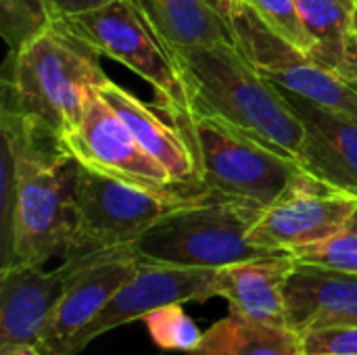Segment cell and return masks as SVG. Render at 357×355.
Returning <instances> with one entry per match:
<instances>
[{"instance_id":"obj_10","label":"cell","mask_w":357,"mask_h":355,"mask_svg":"<svg viewBox=\"0 0 357 355\" xmlns=\"http://www.w3.org/2000/svg\"><path fill=\"white\" fill-rule=\"evenodd\" d=\"M61 142L77 163L90 169L157 188L176 184L96 88L90 90L77 123L61 136Z\"/></svg>"},{"instance_id":"obj_23","label":"cell","mask_w":357,"mask_h":355,"mask_svg":"<svg viewBox=\"0 0 357 355\" xmlns=\"http://www.w3.org/2000/svg\"><path fill=\"white\" fill-rule=\"evenodd\" d=\"M297 262L301 264H314V266H324V268H335V270H345V272H357V211L354 213L349 226L333 236L331 241L301 249L297 253H291Z\"/></svg>"},{"instance_id":"obj_27","label":"cell","mask_w":357,"mask_h":355,"mask_svg":"<svg viewBox=\"0 0 357 355\" xmlns=\"http://www.w3.org/2000/svg\"><path fill=\"white\" fill-rule=\"evenodd\" d=\"M0 355H42V352L36 345H19V347L0 352Z\"/></svg>"},{"instance_id":"obj_11","label":"cell","mask_w":357,"mask_h":355,"mask_svg":"<svg viewBox=\"0 0 357 355\" xmlns=\"http://www.w3.org/2000/svg\"><path fill=\"white\" fill-rule=\"evenodd\" d=\"M215 272L209 268H180L142 259L138 272L117 291L105 310L82 328L63 355L84 352L100 335L172 305L207 301L215 297Z\"/></svg>"},{"instance_id":"obj_3","label":"cell","mask_w":357,"mask_h":355,"mask_svg":"<svg viewBox=\"0 0 357 355\" xmlns=\"http://www.w3.org/2000/svg\"><path fill=\"white\" fill-rule=\"evenodd\" d=\"M174 126L192 149L197 186L205 192L266 209L301 172L295 157L220 117L190 111Z\"/></svg>"},{"instance_id":"obj_12","label":"cell","mask_w":357,"mask_h":355,"mask_svg":"<svg viewBox=\"0 0 357 355\" xmlns=\"http://www.w3.org/2000/svg\"><path fill=\"white\" fill-rule=\"evenodd\" d=\"M303 126L297 163L312 176L357 197V117L282 90Z\"/></svg>"},{"instance_id":"obj_26","label":"cell","mask_w":357,"mask_h":355,"mask_svg":"<svg viewBox=\"0 0 357 355\" xmlns=\"http://www.w3.org/2000/svg\"><path fill=\"white\" fill-rule=\"evenodd\" d=\"M337 73L354 88L357 92V40L356 38H349L347 42V48H345V54H343V61L341 65L337 67Z\"/></svg>"},{"instance_id":"obj_1","label":"cell","mask_w":357,"mask_h":355,"mask_svg":"<svg viewBox=\"0 0 357 355\" xmlns=\"http://www.w3.org/2000/svg\"><path fill=\"white\" fill-rule=\"evenodd\" d=\"M105 80L100 52L67 19H56L19 52L8 54L2 111L61 138L77 123L90 90Z\"/></svg>"},{"instance_id":"obj_5","label":"cell","mask_w":357,"mask_h":355,"mask_svg":"<svg viewBox=\"0 0 357 355\" xmlns=\"http://www.w3.org/2000/svg\"><path fill=\"white\" fill-rule=\"evenodd\" d=\"M264 209L201 190V195L163 216L136 243L142 259L180 268L220 270L230 264L270 255L249 243V230Z\"/></svg>"},{"instance_id":"obj_25","label":"cell","mask_w":357,"mask_h":355,"mask_svg":"<svg viewBox=\"0 0 357 355\" xmlns=\"http://www.w3.org/2000/svg\"><path fill=\"white\" fill-rule=\"evenodd\" d=\"M109 2H115V0H52V4L56 8V15L61 19H71L75 15L100 8V6H105Z\"/></svg>"},{"instance_id":"obj_9","label":"cell","mask_w":357,"mask_h":355,"mask_svg":"<svg viewBox=\"0 0 357 355\" xmlns=\"http://www.w3.org/2000/svg\"><path fill=\"white\" fill-rule=\"evenodd\" d=\"M63 264L69 268V278L38 343L42 355L65 354L69 341L86 328L138 272L142 257L134 245H128L63 259Z\"/></svg>"},{"instance_id":"obj_4","label":"cell","mask_w":357,"mask_h":355,"mask_svg":"<svg viewBox=\"0 0 357 355\" xmlns=\"http://www.w3.org/2000/svg\"><path fill=\"white\" fill-rule=\"evenodd\" d=\"M199 186L165 188L115 178L77 163L73 234L63 259L134 245L163 216L192 203Z\"/></svg>"},{"instance_id":"obj_22","label":"cell","mask_w":357,"mask_h":355,"mask_svg":"<svg viewBox=\"0 0 357 355\" xmlns=\"http://www.w3.org/2000/svg\"><path fill=\"white\" fill-rule=\"evenodd\" d=\"M253 8V13L278 36L301 48L303 52H314V42L305 31V25L297 13L295 0H243Z\"/></svg>"},{"instance_id":"obj_14","label":"cell","mask_w":357,"mask_h":355,"mask_svg":"<svg viewBox=\"0 0 357 355\" xmlns=\"http://www.w3.org/2000/svg\"><path fill=\"white\" fill-rule=\"evenodd\" d=\"M289 328L314 331L357 326V272L297 262L287 282Z\"/></svg>"},{"instance_id":"obj_21","label":"cell","mask_w":357,"mask_h":355,"mask_svg":"<svg viewBox=\"0 0 357 355\" xmlns=\"http://www.w3.org/2000/svg\"><path fill=\"white\" fill-rule=\"evenodd\" d=\"M155 345L167 352H192L203 339L201 328L184 312V303L165 305L142 318Z\"/></svg>"},{"instance_id":"obj_8","label":"cell","mask_w":357,"mask_h":355,"mask_svg":"<svg viewBox=\"0 0 357 355\" xmlns=\"http://www.w3.org/2000/svg\"><path fill=\"white\" fill-rule=\"evenodd\" d=\"M357 211V197L303 167L249 230V243L268 253H297L341 234Z\"/></svg>"},{"instance_id":"obj_16","label":"cell","mask_w":357,"mask_h":355,"mask_svg":"<svg viewBox=\"0 0 357 355\" xmlns=\"http://www.w3.org/2000/svg\"><path fill=\"white\" fill-rule=\"evenodd\" d=\"M96 92L119 113L136 140L169 172L176 184L197 186V161L178 126L165 123L138 96L109 77L96 86Z\"/></svg>"},{"instance_id":"obj_2","label":"cell","mask_w":357,"mask_h":355,"mask_svg":"<svg viewBox=\"0 0 357 355\" xmlns=\"http://www.w3.org/2000/svg\"><path fill=\"white\" fill-rule=\"evenodd\" d=\"M188 90L190 111L207 113L297 159L303 126L284 92L264 77L234 42L172 50Z\"/></svg>"},{"instance_id":"obj_15","label":"cell","mask_w":357,"mask_h":355,"mask_svg":"<svg viewBox=\"0 0 357 355\" xmlns=\"http://www.w3.org/2000/svg\"><path fill=\"white\" fill-rule=\"evenodd\" d=\"M297 266L291 253H270L215 272V297L228 301L230 312L249 320L289 328L287 282Z\"/></svg>"},{"instance_id":"obj_6","label":"cell","mask_w":357,"mask_h":355,"mask_svg":"<svg viewBox=\"0 0 357 355\" xmlns=\"http://www.w3.org/2000/svg\"><path fill=\"white\" fill-rule=\"evenodd\" d=\"M100 54L126 65L153 86L172 121L190 113V98L174 52L153 31L132 0H115L67 19Z\"/></svg>"},{"instance_id":"obj_19","label":"cell","mask_w":357,"mask_h":355,"mask_svg":"<svg viewBox=\"0 0 357 355\" xmlns=\"http://www.w3.org/2000/svg\"><path fill=\"white\" fill-rule=\"evenodd\" d=\"M295 4L314 42L312 56L337 71L351 38L349 19L356 0H295Z\"/></svg>"},{"instance_id":"obj_20","label":"cell","mask_w":357,"mask_h":355,"mask_svg":"<svg viewBox=\"0 0 357 355\" xmlns=\"http://www.w3.org/2000/svg\"><path fill=\"white\" fill-rule=\"evenodd\" d=\"M56 19L52 0H0V29L10 52H19Z\"/></svg>"},{"instance_id":"obj_28","label":"cell","mask_w":357,"mask_h":355,"mask_svg":"<svg viewBox=\"0 0 357 355\" xmlns=\"http://www.w3.org/2000/svg\"><path fill=\"white\" fill-rule=\"evenodd\" d=\"M349 33H351V38L357 40V0L354 4V10H351V19H349Z\"/></svg>"},{"instance_id":"obj_29","label":"cell","mask_w":357,"mask_h":355,"mask_svg":"<svg viewBox=\"0 0 357 355\" xmlns=\"http://www.w3.org/2000/svg\"><path fill=\"white\" fill-rule=\"evenodd\" d=\"M331 355H356V354H331Z\"/></svg>"},{"instance_id":"obj_13","label":"cell","mask_w":357,"mask_h":355,"mask_svg":"<svg viewBox=\"0 0 357 355\" xmlns=\"http://www.w3.org/2000/svg\"><path fill=\"white\" fill-rule=\"evenodd\" d=\"M69 278V268L4 266L0 276V352L36 345L61 301Z\"/></svg>"},{"instance_id":"obj_18","label":"cell","mask_w":357,"mask_h":355,"mask_svg":"<svg viewBox=\"0 0 357 355\" xmlns=\"http://www.w3.org/2000/svg\"><path fill=\"white\" fill-rule=\"evenodd\" d=\"M186 355H305L301 337L291 328L270 326L230 312L203 333Z\"/></svg>"},{"instance_id":"obj_17","label":"cell","mask_w":357,"mask_h":355,"mask_svg":"<svg viewBox=\"0 0 357 355\" xmlns=\"http://www.w3.org/2000/svg\"><path fill=\"white\" fill-rule=\"evenodd\" d=\"M169 50L234 42L228 0H132Z\"/></svg>"},{"instance_id":"obj_7","label":"cell","mask_w":357,"mask_h":355,"mask_svg":"<svg viewBox=\"0 0 357 355\" xmlns=\"http://www.w3.org/2000/svg\"><path fill=\"white\" fill-rule=\"evenodd\" d=\"M234 44L274 86L357 117V92L333 69L270 29L249 4L228 0Z\"/></svg>"},{"instance_id":"obj_24","label":"cell","mask_w":357,"mask_h":355,"mask_svg":"<svg viewBox=\"0 0 357 355\" xmlns=\"http://www.w3.org/2000/svg\"><path fill=\"white\" fill-rule=\"evenodd\" d=\"M305 355L356 354L357 355V326L324 328L301 337Z\"/></svg>"}]
</instances>
